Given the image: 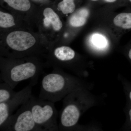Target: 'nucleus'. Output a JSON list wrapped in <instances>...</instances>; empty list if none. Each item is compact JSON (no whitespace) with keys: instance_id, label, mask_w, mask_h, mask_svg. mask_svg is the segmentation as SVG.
I'll return each instance as SVG.
<instances>
[{"instance_id":"f257e3e1","label":"nucleus","mask_w":131,"mask_h":131,"mask_svg":"<svg viewBox=\"0 0 131 131\" xmlns=\"http://www.w3.org/2000/svg\"><path fill=\"white\" fill-rule=\"evenodd\" d=\"M30 101L34 119L42 131L59 130L57 124L58 112L55 102L36 98L32 95Z\"/></svg>"},{"instance_id":"f03ea898","label":"nucleus","mask_w":131,"mask_h":131,"mask_svg":"<svg viewBox=\"0 0 131 131\" xmlns=\"http://www.w3.org/2000/svg\"><path fill=\"white\" fill-rule=\"evenodd\" d=\"M41 69L32 61L4 65L1 68V79L14 89L19 83L24 80L39 78Z\"/></svg>"},{"instance_id":"7ed1b4c3","label":"nucleus","mask_w":131,"mask_h":131,"mask_svg":"<svg viewBox=\"0 0 131 131\" xmlns=\"http://www.w3.org/2000/svg\"><path fill=\"white\" fill-rule=\"evenodd\" d=\"M69 80L66 76L57 70L45 75L42 80L38 98L55 103L60 101L69 89Z\"/></svg>"},{"instance_id":"20e7f679","label":"nucleus","mask_w":131,"mask_h":131,"mask_svg":"<svg viewBox=\"0 0 131 131\" xmlns=\"http://www.w3.org/2000/svg\"><path fill=\"white\" fill-rule=\"evenodd\" d=\"M30 97L11 115L2 131H43L34 119Z\"/></svg>"},{"instance_id":"39448f33","label":"nucleus","mask_w":131,"mask_h":131,"mask_svg":"<svg viewBox=\"0 0 131 131\" xmlns=\"http://www.w3.org/2000/svg\"><path fill=\"white\" fill-rule=\"evenodd\" d=\"M38 78L31 79L30 83L10 100L0 103V130H2L14 112L28 100L32 95V87L37 84Z\"/></svg>"},{"instance_id":"423d86ee","label":"nucleus","mask_w":131,"mask_h":131,"mask_svg":"<svg viewBox=\"0 0 131 131\" xmlns=\"http://www.w3.org/2000/svg\"><path fill=\"white\" fill-rule=\"evenodd\" d=\"M6 42L13 50L23 52L32 47L36 43V39L30 33L15 31L7 35Z\"/></svg>"},{"instance_id":"0eeeda50","label":"nucleus","mask_w":131,"mask_h":131,"mask_svg":"<svg viewBox=\"0 0 131 131\" xmlns=\"http://www.w3.org/2000/svg\"><path fill=\"white\" fill-rule=\"evenodd\" d=\"M45 18L43 19L44 25L46 27L52 26L56 31L60 30L62 27L63 24L58 15L50 8H46L43 13Z\"/></svg>"},{"instance_id":"6e6552de","label":"nucleus","mask_w":131,"mask_h":131,"mask_svg":"<svg viewBox=\"0 0 131 131\" xmlns=\"http://www.w3.org/2000/svg\"><path fill=\"white\" fill-rule=\"evenodd\" d=\"M89 15L88 9L85 8H80L71 16L69 24L73 27H81L86 24Z\"/></svg>"},{"instance_id":"1a4fd4ad","label":"nucleus","mask_w":131,"mask_h":131,"mask_svg":"<svg viewBox=\"0 0 131 131\" xmlns=\"http://www.w3.org/2000/svg\"><path fill=\"white\" fill-rule=\"evenodd\" d=\"M54 57L60 62H66L73 60L75 56L74 51L68 46L57 47L53 52Z\"/></svg>"},{"instance_id":"9d476101","label":"nucleus","mask_w":131,"mask_h":131,"mask_svg":"<svg viewBox=\"0 0 131 131\" xmlns=\"http://www.w3.org/2000/svg\"><path fill=\"white\" fill-rule=\"evenodd\" d=\"M113 23L116 26L124 30L131 29V12L117 15L114 19Z\"/></svg>"},{"instance_id":"9b49d317","label":"nucleus","mask_w":131,"mask_h":131,"mask_svg":"<svg viewBox=\"0 0 131 131\" xmlns=\"http://www.w3.org/2000/svg\"><path fill=\"white\" fill-rule=\"evenodd\" d=\"M8 83L4 82L0 84V103L10 100L17 93Z\"/></svg>"},{"instance_id":"f8f14e48","label":"nucleus","mask_w":131,"mask_h":131,"mask_svg":"<svg viewBox=\"0 0 131 131\" xmlns=\"http://www.w3.org/2000/svg\"><path fill=\"white\" fill-rule=\"evenodd\" d=\"M9 6L19 11L26 12L28 11L31 7L28 0H3Z\"/></svg>"},{"instance_id":"ddd939ff","label":"nucleus","mask_w":131,"mask_h":131,"mask_svg":"<svg viewBox=\"0 0 131 131\" xmlns=\"http://www.w3.org/2000/svg\"><path fill=\"white\" fill-rule=\"evenodd\" d=\"M58 10L61 11L64 14L72 13L75 11V5L74 0H63L57 6Z\"/></svg>"},{"instance_id":"4468645a","label":"nucleus","mask_w":131,"mask_h":131,"mask_svg":"<svg viewBox=\"0 0 131 131\" xmlns=\"http://www.w3.org/2000/svg\"><path fill=\"white\" fill-rule=\"evenodd\" d=\"M91 43L94 47L99 49L106 48L108 44L107 40L103 35L95 34L92 36Z\"/></svg>"},{"instance_id":"2eb2a0df","label":"nucleus","mask_w":131,"mask_h":131,"mask_svg":"<svg viewBox=\"0 0 131 131\" xmlns=\"http://www.w3.org/2000/svg\"><path fill=\"white\" fill-rule=\"evenodd\" d=\"M14 17L12 15L0 12V27L6 28L15 25Z\"/></svg>"},{"instance_id":"dca6fc26","label":"nucleus","mask_w":131,"mask_h":131,"mask_svg":"<svg viewBox=\"0 0 131 131\" xmlns=\"http://www.w3.org/2000/svg\"><path fill=\"white\" fill-rule=\"evenodd\" d=\"M128 56L129 58L131 61V47H130L129 51H128Z\"/></svg>"},{"instance_id":"f3484780","label":"nucleus","mask_w":131,"mask_h":131,"mask_svg":"<svg viewBox=\"0 0 131 131\" xmlns=\"http://www.w3.org/2000/svg\"><path fill=\"white\" fill-rule=\"evenodd\" d=\"M129 120H130V122L131 124V108H130L129 112Z\"/></svg>"},{"instance_id":"a211bd4d","label":"nucleus","mask_w":131,"mask_h":131,"mask_svg":"<svg viewBox=\"0 0 131 131\" xmlns=\"http://www.w3.org/2000/svg\"><path fill=\"white\" fill-rule=\"evenodd\" d=\"M106 2H107L112 3L115 2L116 0H105Z\"/></svg>"},{"instance_id":"6ab92c4d","label":"nucleus","mask_w":131,"mask_h":131,"mask_svg":"<svg viewBox=\"0 0 131 131\" xmlns=\"http://www.w3.org/2000/svg\"><path fill=\"white\" fill-rule=\"evenodd\" d=\"M129 97L131 102V90L130 91L129 93Z\"/></svg>"},{"instance_id":"aec40b11","label":"nucleus","mask_w":131,"mask_h":131,"mask_svg":"<svg viewBox=\"0 0 131 131\" xmlns=\"http://www.w3.org/2000/svg\"><path fill=\"white\" fill-rule=\"evenodd\" d=\"M91 1H98V0H91Z\"/></svg>"},{"instance_id":"412c9836","label":"nucleus","mask_w":131,"mask_h":131,"mask_svg":"<svg viewBox=\"0 0 131 131\" xmlns=\"http://www.w3.org/2000/svg\"><path fill=\"white\" fill-rule=\"evenodd\" d=\"M129 1L131 3V0H129Z\"/></svg>"}]
</instances>
